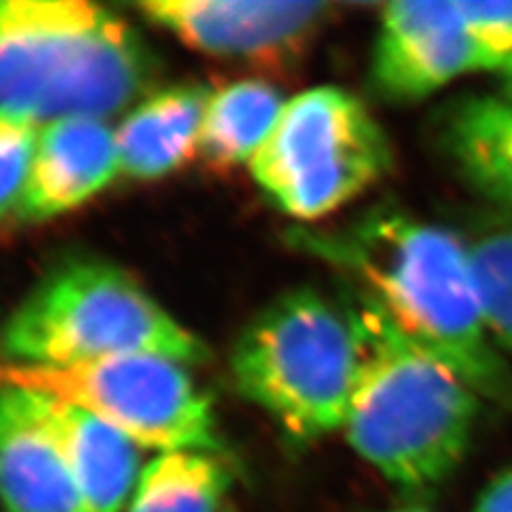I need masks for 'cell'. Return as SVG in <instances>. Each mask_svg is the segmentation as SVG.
I'll use <instances>...</instances> for the list:
<instances>
[{
    "label": "cell",
    "instance_id": "1",
    "mask_svg": "<svg viewBox=\"0 0 512 512\" xmlns=\"http://www.w3.org/2000/svg\"><path fill=\"white\" fill-rule=\"evenodd\" d=\"M299 244L359 280V291L489 402L512 404V370L485 325L470 244L438 224L376 210Z\"/></svg>",
    "mask_w": 512,
    "mask_h": 512
},
{
    "label": "cell",
    "instance_id": "2",
    "mask_svg": "<svg viewBox=\"0 0 512 512\" xmlns=\"http://www.w3.org/2000/svg\"><path fill=\"white\" fill-rule=\"evenodd\" d=\"M346 312L357 344L344 421L350 446L399 487L440 485L468 453L483 397L359 288Z\"/></svg>",
    "mask_w": 512,
    "mask_h": 512
},
{
    "label": "cell",
    "instance_id": "3",
    "mask_svg": "<svg viewBox=\"0 0 512 512\" xmlns=\"http://www.w3.org/2000/svg\"><path fill=\"white\" fill-rule=\"evenodd\" d=\"M137 30L86 0H0V114L107 118L152 82Z\"/></svg>",
    "mask_w": 512,
    "mask_h": 512
},
{
    "label": "cell",
    "instance_id": "4",
    "mask_svg": "<svg viewBox=\"0 0 512 512\" xmlns=\"http://www.w3.org/2000/svg\"><path fill=\"white\" fill-rule=\"evenodd\" d=\"M0 355L15 367H69L126 355L184 365L207 348L122 269L75 261L52 271L0 333Z\"/></svg>",
    "mask_w": 512,
    "mask_h": 512
},
{
    "label": "cell",
    "instance_id": "5",
    "mask_svg": "<svg viewBox=\"0 0 512 512\" xmlns=\"http://www.w3.org/2000/svg\"><path fill=\"white\" fill-rule=\"evenodd\" d=\"M355 367L346 308L310 288L286 293L256 314L231 355L237 391L297 440L344 429Z\"/></svg>",
    "mask_w": 512,
    "mask_h": 512
},
{
    "label": "cell",
    "instance_id": "6",
    "mask_svg": "<svg viewBox=\"0 0 512 512\" xmlns=\"http://www.w3.org/2000/svg\"><path fill=\"white\" fill-rule=\"evenodd\" d=\"M391 169L387 131L355 94L335 86L288 99L248 165L278 210L303 222L342 210Z\"/></svg>",
    "mask_w": 512,
    "mask_h": 512
},
{
    "label": "cell",
    "instance_id": "7",
    "mask_svg": "<svg viewBox=\"0 0 512 512\" xmlns=\"http://www.w3.org/2000/svg\"><path fill=\"white\" fill-rule=\"evenodd\" d=\"M0 382L88 410L141 448L160 453L218 448L210 399L184 363L167 357L126 355L69 367L0 363Z\"/></svg>",
    "mask_w": 512,
    "mask_h": 512
},
{
    "label": "cell",
    "instance_id": "8",
    "mask_svg": "<svg viewBox=\"0 0 512 512\" xmlns=\"http://www.w3.org/2000/svg\"><path fill=\"white\" fill-rule=\"evenodd\" d=\"M135 9L190 50L282 69L308 50L329 7L278 0H148Z\"/></svg>",
    "mask_w": 512,
    "mask_h": 512
},
{
    "label": "cell",
    "instance_id": "9",
    "mask_svg": "<svg viewBox=\"0 0 512 512\" xmlns=\"http://www.w3.org/2000/svg\"><path fill=\"white\" fill-rule=\"evenodd\" d=\"M487 71L457 0H397L380 11L370 84L389 103H419Z\"/></svg>",
    "mask_w": 512,
    "mask_h": 512
},
{
    "label": "cell",
    "instance_id": "10",
    "mask_svg": "<svg viewBox=\"0 0 512 512\" xmlns=\"http://www.w3.org/2000/svg\"><path fill=\"white\" fill-rule=\"evenodd\" d=\"M120 175L116 131L101 118L75 116L39 128L35 160L18 216L41 222L88 203Z\"/></svg>",
    "mask_w": 512,
    "mask_h": 512
},
{
    "label": "cell",
    "instance_id": "11",
    "mask_svg": "<svg viewBox=\"0 0 512 512\" xmlns=\"http://www.w3.org/2000/svg\"><path fill=\"white\" fill-rule=\"evenodd\" d=\"M0 504L7 512H88L58 442L26 391L0 382Z\"/></svg>",
    "mask_w": 512,
    "mask_h": 512
},
{
    "label": "cell",
    "instance_id": "12",
    "mask_svg": "<svg viewBox=\"0 0 512 512\" xmlns=\"http://www.w3.org/2000/svg\"><path fill=\"white\" fill-rule=\"evenodd\" d=\"M24 391L30 408L64 453L86 510L122 512L128 508L143 472L141 446L88 410L54 395Z\"/></svg>",
    "mask_w": 512,
    "mask_h": 512
},
{
    "label": "cell",
    "instance_id": "13",
    "mask_svg": "<svg viewBox=\"0 0 512 512\" xmlns=\"http://www.w3.org/2000/svg\"><path fill=\"white\" fill-rule=\"evenodd\" d=\"M210 94L199 84H182L143 99L116 131L120 175L158 180L197 156Z\"/></svg>",
    "mask_w": 512,
    "mask_h": 512
},
{
    "label": "cell",
    "instance_id": "14",
    "mask_svg": "<svg viewBox=\"0 0 512 512\" xmlns=\"http://www.w3.org/2000/svg\"><path fill=\"white\" fill-rule=\"evenodd\" d=\"M440 139L463 182L512 210V101L495 94L463 96L446 109Z\"/></svg>",
    "mask_w": 512,
    "mask_h": 512
},
{
    "label": "cell",
    "instance_id": "15",
    "mask_svg": "<svg viewBox=\"0 0 512 512\" xmlns=\"http://www.w3.org/2000/svg\"><path fill=\"white\" fill-rule=\"evenodd\" d=\"M286 101L263 79H237L214 90L207 101L197 156L216 171L250 165L276 126Z\"/></svg>",
    "mask_w": 512,
    "mask_h": 512
},
{
    "label": "cell",
    "instance_id": "16",
    "mask_svg": "<svg viewBox=\"0 0 512 512\" xmlns=\"http://www.w3.org/2000/svg\"><path fill=\"white\" fill-rule=\"evenodd\" d=\"M227 487L212 453H160L143 468L126 512H222Z\"/></svg>",
    "mask_w": 512,
    "mask_h": 512
},
{
    "label": "cell",
    "instance_id": "17",
    "mask_svg": "<svg viewBox=\"0 0 512 512\" xmlns=\"http://www.w3.org/2000/svg\"><path fill=\"white\" fill-rule=\"evenodd\" d=\"M485 325L502 355H512V229L470 244Z\"/></svg>",
    "mask_w": 512,
    "mask_h": 512
},
{
    "label": "cell",
    "instance_id": "18",
    "mask_svg": "<svg viewBox=\"0 0 512 512\" xmlns=\"http://www.w3.org/2000/svg\"><path fill=\"white\" fill-rule=\"evenodd\" d=\"M39 124L0 114V222L18 216L35 160Z\"/></svg>",
    "mask_w": 512,
    "mask_h": 512
},
{
    "label": "cell",
    "instance_id": "19",
    "mask_svg": "<svg viewBox=\"0 0 512 512\" xmlns=\"http://www.w3.org/2000/svg\"><path fill=\"white\" fill-rule=\"evenodd\" d=\"M485 69L502 73L512 62V0H457Z\"/></svg>",
    "mask_w": 512,
    "mask_h": 512
},
{
    "label": "cell",
    "instance_id": "20",
    "mask_svg": "<svg viewBox=\"0 0 512 512\" xmlns=\"http://www.w3.org/2000/svg\"><path fill=\"white\" fill-rule=\"evenodd\" d=\"M474 512H512V468L500 472L480 491Z\"/></svg>",
    "mask_w": 512,
    "mask_h": 512
},
{
    "label": "cell",
    "instance_id": "21",
    "mask_svg": "<svg viewBox=\"0 0 512 512\" xmlns=\"http://www.w3.org/2000/svg\"><path fill=\"white\" fill-rule=\"evenodd\" d=\"M500 75H502V96L504 99L512 101V62L506 64Z\"/></svg>",
    "mask_w": 512,
    "mask_h": 512
},
{
    "label": "cell",
    "instance_id": "22",
    "mask_svg": "<svg viewBox=\"0 0 512 512\" xmlns=\"http://www.w3.org/2000/svg\"><path fill=\"white\" fill-rule=\"evenodd\" d=\"M397 512H425L421 508H406V510H397Z\"/></svg>",
    "mask_w": 512,
    "mask_h": 512
}]
</instances>
